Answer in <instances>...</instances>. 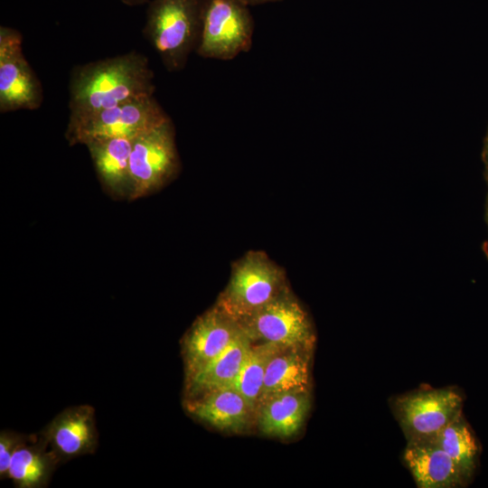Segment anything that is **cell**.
I'll use <instances>...</instances> for the list:
<instances>
[{
    "label": "cell",
    "instance_id": "ffe728a7",
    "mask_svg": "<svg viewBox=\"0 0 488 488\" xmlns=\"http://www.w3.org/2000/svg\"><path fill=\"white\" fill-rule=\"evenodd\" d=\"M280 348L282 346L271 343L251 344L245 363L230 386L242 395L252 412L257 408L267 363Z\"/></svg>",
    "mask_w": 488,
    "mask_h": 488
},
{
    "label": "cell",
    "instance_id": "cb8c5ba5",
    "mask_svg": "<svg viewBox=\"0 0 488 488\" xmlns=\"http://www.w3.org/2000/svg\"><path fill=\"white\" fill-rule=\"evenodd\" d=\"M485 221L488 227V193H487L486 201H485ZM484 252L488 258V240L484 244Z\"/></svg>",
    "mask_w": 488,
    "mask_h": 488
},
{
    "label": "cell",
    "instance_id": "4fadbf2b",
    "mask_svg": "<svg viewBox=\"0 0 488 488\" xmlns=\"http://www.w3.org/2000/svg\"><path fill=\"white\" fill-rule=\"evenodd\" d=\"M132 143L128 138H106L85 145L102 188L115 200L129 199Z\"/></svg>",
    "mask_w": 488,
    "mask_h": 488
},
{
    "label": "cell",
    "instance_id": "8992f818",
    "mask_svg": "<svg viewBox=\"0 0 488 488\" xmlns=\"http://www.w3.org/2000/svg\"><path fill=\"white\" fill-rule=\"evenodd\" d=\"M168 117L154 95L143 96L68 122L65 137L70 145H86L95 139L134 140Z\"/></svg>",
    "mask_w": 488,
    "mask_h": 488
},
{
    "label": "cell",
    "instance_id": "7402d4cb",
    "mask_svg": "<svg viewBox=\"0 0 488 488\" xmlns=\"http://www.w3.org/2000/svg\"><path fill=\"white\" fill-rule=\"evenodd\" d=\"M483 161L484 164V178L488 183V132L484 139L483 149Z\"/></svg>",
    "mask_w": 488,
    "mask_h": 488
},
{
    "label": "cell",
    "instance_id": "5bb4252c",
    "mask_svg": "<svg viewBox=\"0 0 488 488\" xmlns=\"http://www.w3.org/2000/svg\"><path fill=\"white\" fill-rule=\"evenodd\" d=\"M184 407L198 420L230 432L242 431L252 412L242 395L230 387L187 399Z\"/></svg>",
    "mask_w": 488,
    "mask_h": 488
},
{
    "label": "cell",
    "instance_id": "44dd1931",
    "mask_svg": "<svg viewBox=\"0 0 488 488\" xmlns=\"http://www.w3.org/2000/svg\"><path fill=\"white\" fill-rule=\"evenodd\" d=\"M36 435H24L11 430L0 433V477L8 478L11 458L15 450L23 443L33 439Z\"/></svg>",
    "mask_w": 488,
    "mask_h": 488
},
{
    "label": "cell",
    "instance_id": "2e32d148",
    "mask_svg": "<svg viewBox=\"0 0 488 488\" xmlns=\"http://www.w3.org/2000/svg\"><path fill=\"white\" fill-rule=\"evenodd\" d=\"M252 343L242 330L235 340L207 366L186 378L187 398L191 399L212 389L230 387L245 363Z\"/></svg>",
    "mask_w": 488,
    "mask_h": 488
},
{
    "label": "cell",
    "instance_id": "52a82bcc",
    "mask_svg": "<svg viewBox=\"0 0 488 488\" xmlns=\"http://www.w3.org/2000/svg\"><path fill=\"white\" fill-rule=\"evenodd\" d=\"M237 321L253 343L310 350L314 343L309 316L288 286L268 303Z\"/></svg>",
    "mask_w": 488,
    "mask_h": 488
},
{
    "label": "cell",
    "instance_id": "277c9868",
    "mask_svg": "<svg viewBox=\"0 0 488 488\" xmlns=\"http://www.w3.org/2000/svg\"><path fill=\"white\" fill-rule=\"evenodd\" d=\"M242 0H202L196 54L230 61L248 52L253 42L254 20Z\"/></svg>",
    "mask_w": 488,
    "mask_h": 488
},
{
    "label": "cell",
    "instance_id": "ba28073f",
    "mask_svg": "<svg viewBox=\"0 0 488 488\" xmlns=\"http://www.w3.org/2000/svg\"><path fill=\"white\" fill-rule=\"evenodd\" d=\"M455 388L425 389L395 397L391 408L407 440L432 438L463 414Z\"/></svg>",
    "mask_w": 488,
    "mask_h": 488
},
{
    "label": "cell",
    "instance_id": "7c38bea8",
    "mask_svg": "<svg viewBox=\"0 0 488 488\" xmlns=\"http://www.w3.org/2000/svg\"><path fill=\"white\" fill-rule=\"evenodd\" d=\"M403 460L419 488H453L470 483L435 437L408 440Z\"/></svg>",
    "mask_w": 488,
    "mask_h": 488
},
{
    "label": "cell",
    "instance_id": "603a6c76",
    "mask_svg": "<svg viewBox=\"0 0 488 488\" xmlns=\"http://www.w3.org/2000/svg\"><path fill=\"white\" fill-rule=\"evenodd\" d=\"M242 1L249 6H251V5H259L269 4V3H277L282 0H242Z\"/></svg>",
    "mask_w": 488,
    "mask_h": 488
},
{
    "label": "cell",
    "instance_id": "3957f363",
    "mask_svg": "<svg viewBox=\"0 0 488 488\" xmlns=\"http://www.w3.org/2000/svg\"><path fill=\"white\" fill-rule=\"evenodd\" d=\"M286 287L283 268L265 252L250 250L232 265L230 281L216 305L239 320L268 303Z\"/></svg>",
    "mask_w": 488,
    "mask_h": 488
},
{
    "label": "cell",
    "instance_id": "8fae6325",
    "mask_svg": "<svg viewBox=\"0 0 488 488\" xmlns=\"http://www.w3.org/2000/svg\"><path fill=\"white\" fill-rule=\"evenodd\" d=\"M41 435L61 463L93 454L99 443L95 410L89 405L67 408L42 429Z\"/></svg>",
    "mask_w": 488,
    "mask_h": 488
},
{
    "label": "cell",
    "instance_id": "d6986e66",
    "mask_svg": "<svg viewBox=\"0 0 488 488\" xmlns=\"http://www.w3.org/2000/svg\"><path fill=\"white\" fill-rule=\"evenodd\" d=\"M435 439L470 483L478 468L481 446L464 414L442 429Z\"/></svg>",
    "mask_w": 488,
    "mask_h": 488
},
{
    "label": "cell",
    "instance_id": "d4e9b609",
    "mask_svg": "<svg viewBox=\"0 0 488 488\" xmlns=\"http://www.w3.org/2000/svg\"><path fill=\"white\" fill-rule=\"evenodd\" d=\"M125 5H138L145 3L147 0H121Z\"/></svg>",
    "mask_w": 488,
    "mask_h": 488
},
{
    "label": "cell",
    "instance_id": "7a4b0ae2",
    "mask_svg": "<svg viewBox=\"0 0 488 488\" xmlns=\"http://www.w3.org/2000/svg\"><path fill=\"white\" fill-rule=\"evenodd\" d=\"M202 0H152L146 12L144 35L170 72L186 66L196 51L202 23Z\"/></svg>",
    "mask_w": 488,
    "mask_h": 488
},
{
    "label": "cell",
    "instance_id": "9c48e42d",
    "mask_svg": "<svg viewBox=\"0 0 488 488\" xmlns=\"http://www.w3.org/2000/svg\"><path fill=\"white\" fill-rule=\"evenodd\" d=\"M43 92L41 81L23 52L21 33L0 27V112L34 110L41 107Z\"/></svg>",
    "mask_w": 488,
    "mask_h": 488
},
{
    "label": "cell",
    "instance_id": "ac0fdd59",
    "mask_svg": "<svg viewBox=\"0 0 488 488\" xmlns=\"http://www.w3.org/2000/svg\"><path fill=\"white\" fill-rule=\"evenodd\" d=\"M309 408V391L275 395L258 406V427L267 436H291L302 427Z\"/></svg>",
    "mask_w": 488,
    "mask_h": 488
},
{
    "label": "cell",
    "instance_id": "6da1fadb",
    "mask_svg": "<svg viewBox=\"0 0 488 488\" xmlns=\"http://www.w3.org/2000/svg\"><path fill=\"white\" fill-rule=\"evenodd\" d=\"M155 90L149 61L135 51L77 66L69 81V122Z\"/></svg>",
    "mask_w": 488,
    "mask_h": 488
},
{
    "label": "cell",
    "instance_id": "5b68a950",
    "mask_svg": "<svg viewBox=\"0 0 488 488\" xmlns=\"http://www.w3.org/2000/svg\"><path fill=\"white\" fill-rule=\"evenodd\" d=\"M129 167L131 192L128 201L157 192L177 175L180 159L170 117L133 140Z\"/></svg>",
    "mask_w": 488,
    "mask_h": 488
},
{
    "label": "cell",
    "instance_id": "e0dca14e",
    "mask_svg": "<svg viewBox=\"0 0 488 488\" xmlns=\"http://www.w3.org/2000/svg\"><path fill=\"white\" fill-rule=\"evenodd\" d=\"M61 461L40 434L22 444L14 453L8 478L18 488H42Z\"/></svg>",
    "mask_w": 488,
    "mask_h": 488
},
{
    "label": "cell",
    "instance_id": "9a60e30c",
    "mask_svg": "<svg viewBox=\"0 0 488 488\" xmlns=\"http://www.w3.org/2000/svg\"><path fill=\"white\" fill-rule=\"evenodd\" d=\"M310 354V349L302 347L280 348L267 363L257 408L275 395L308 392Z\"/></svg>",
    "mask_w": 488,
    "mask_h": 488
},
{
    "label": "cell",
    "instance_id": "30bf717a",
    "mask_svg": "<svg viewBox=\"0 0 488 488\" xmlns=\"http://www.w3.org/2000/svg\"><path fill=\"white\" fill-rule=\"evenodd\" d=\"M241 332L239 322L216 305L200 315L183 339L186 378L207 366Z\"/></svg>",
    "mask_w": 488,
    "mask_h": 488
}]
</instances>
